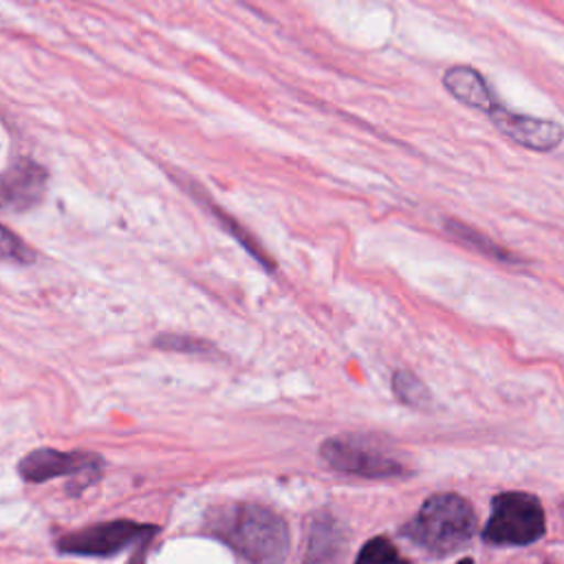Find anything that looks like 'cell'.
<instances>
[{
  "mask_svg": "<svg viewBox=\"0 0 564 564\" xmlns=\"http://www.w3.org/2000/svg\"><path fill=\"white\" fill-rule=\"evenodd\" d=\"M443 86L456 101H460L469 108H476L485 115H489L494 110V106L498 104L496 95L491 93L482 73L471 66H465V64L449 66L443 73Z\"/></svg>",
  "mask_w": 564,
  "mask_h": 564,
  "instance_id": "9",
  "label": "cell"
},
{
  "mask_svg": "<svg viewBox=\"0 0 564 564\" xmlns=\"http://www.w3.org/2000/svg\"><path fill=\"white\" fill-rule=\"evenodd\" d=\"M48 172L33 159H18L0 174V212L33 209L46 196Z\"/></svg>",
  "mask_w": 564,
  "mask_h": 564,
  "instance_id": "8",
  "label": "cell"
},
{
  "mask_svg": "<svg viewBox=\"0 0 564 564\" xmlns=\"http://www.w3.org/2000/svg\"><path fill=\"white\" fill-rule=\"evenodd\" d=\"M154 346L156 348H163V350H174V352H189V355H207V352H214V346L205 339H198V337H189V335H174V333H165V335H159L154 339Z\"/></svg>",
  "mask_w": 564,
  "mask_h": 564,
  "instance_id": "15",
  "label": "cell"
},
{
  "mask_svg": "<svg viewBox=\"0 0 564 564\" xmlns=\"http://www.w3.org/2000/svg\"><path fill=\"white\" fill-rule=\"evenodd\" d=\"M148 549H150V542H143L134 549V555L128 560V564H145V555H148Z\"/></svg>",
  "mask_w": 564,
  "mask_h": 564,
  "instance_id": "17",
  "label": "cell"
},
{
  "mask_svg": "<svg viewBox=\"0 0 564 564\" xmlns=\"http://www.w3.org/2000/svg\"><path fill=\"white\" fill-rule=\"evenodd\" d=\"M546 531L542 502L527 491H502L491 500L482 540L494 546H527Z\"/></svg>",
  "mask_w": 564,
  "mask_h": 564,
  "instance_id": "3",
  "label": "cell"
},
{
  "mask_svg": "<svg viewBox=\"0 0 564 564\" xmlns=\"http://www.w3.org/2000/svg\"><path fill=\"white\" fill-rule=\"evenodd\" d=\"M209 209H212V214H214V218L218 220V225H223V229L225 231H229L267 271H273L275 269V262L269 258V253L260 247V242L236 220V218H231L227 212H223L220 207H216V205H209Z\"/></svg>",
  "mask_w": 564,
  "mask_h": 564,
  "instance_id": "12",
  "label": "cell"
},
{
  "mask_svg": "<svg viewBox=\"0 0 564 564\" xmlns=\"http://www.w3.org/2000/svg\"><path fill=\"white\" fill-rule=\"evenodd\" d=\"M445 231H447L456 242H460V245L467 247V249L478 251V253L485 256V258H491V260L502 262V264H527L524 258H520L518 253H513V251H509L507 247L498 245L494 238H489L487 234H482L480 229H476V227H471V225H467V223H463V220L449 218V220L445 223Z\"/></svg>",
  "mask_w": 564,
  "mask_h": 564,
  "instance_id": "10",
  "label": "cell"
},
{
  "mask_svg": "<svg viewBox=\"0 0 564 564\" xmlns=\"http://www.w3.org/2000/svg\"><path fill=\"white\" fill-rule=\"evenodd\" d=\"M487 117L505 137L533 152H553L564 141V128L553 119L516 112L502 104H496Z\"/></svg>",
  "mask_w": 564,
  "mask_h": 564,
  "instance_id": "6",
  "label": "cell"
},
{
  "mask_svg": "<svg viewBox=\"0 0 564 564\" xmlns=\"http://www.w3.org/2000/svg\"><path fill=\"white\" fill-rule=\"evenodd\" d=\"M159 533L154 524H139L132 520H110L99 522L73 533H66L57 542L59 553L68 555H90V557H108L117 555L128 546H139L150 542Z\"/></svg>",
  "mask_w": 564,
  "mask_h": 564,
  "instance_id": "5",
  "label": "cell"
},
{
  "mask_svg": "<svg viewBox=\"0 0 564 564\" xmlns=\"http://www.w3.org/2000/svg\"><path fill=\"white\" fill-rule=\"evenodd\" d=\"M458 564H471V560H460Z\"/></svg>",
  "mask_w": 564,
  "mask_h": 564,
  "instance_id": "18",
  "label": "cell"
},
{
  "mask_svg": "<svg viewBox=\"0 0 564 564\" xmlns=\"http://www.w3.org/2000/svg\"><path fill=\"white\" fill-rule=\"evenodd\" d=\"M355 564H410V562L397 551V546L388 538L377 535L361 546Z\"/></svg>",
  "mask_w": 564,
  "mask_h": 564,
  "instance_id": "14",
  "label": "cell"
},
{
  "mask_svg": "<svg viewBox=\"0 0 564 564\" xmlns=\"http://www.w3.org/2000/svg\"><path fill=\"white\" fill-rule=\"evenodd\" d=\"M207 531L249 564H282L289 553V527L280 513L258 502H234L207 513Z\"/></svg>",
  "mask_w": 564,
  "mask_h": 564,
  "instance_id": "1",
  "label": "cell"
},
{
  "mask_svg": "<svg viewBox=\"0 0 564 564\" xmlns=\"http://www.w3.org/2000/svg\"><path fill=\"white\" fill-rule=\"evenodd\" d=\"M319 456L328 467L341 474H355L364 478H392L405 474V465L397 456L366 436L344 434L326 438L319 445Z\"/></svg>",
  "mask_w": 564,
  "mask_h": 564,
  "instance_id": "4",
  "label": "cell"
},
{
  "mask_svg": "<svg viewBox=\"0 0 564 564\" xmlns=\"http://www.w3.org/2000/svg\"><path fill=\"white\" fill-rule=\"evenodd\" d=\"M339 546H341V531H339L337 522L326 513L315 516L308 524L304 562L306 564H322V562L335 557Z\"/></svg>",
  "mask_w": 564,
  "mask_h": 564,
  "instance_id": "11",
  "label": "cell"
},
{
  "mask_svg": "<svg viewBox=\"0 0 564 564\" xmlns=\"http://www.w3.org/2000/svg\"><path fill=\"white\" fill-rule=\"evenodd\" d=\"M0 260H11V262H33L35 251L20 240L15 231L4 227L0 223Z\"/></svg>",
  "mask_w": 564,
  "mask_h": 564,
  "instance_id": "16",
  "label": "cell"
},
{
  "mask_svg": "<svg viewBox=\"0 0 564 564\" xmlns=\"http://www.w3.org/2000/svg\"><path fill=\"white\" fill-rule=\"evenodd\" d=\"M392 390L399 397V401L412 405V408H425L430 405V390L425 383L410 370H397L392 375Z\"/></svg>",
  "mask_w": 564,
  "mask_h": 564,
  "instance_id": "13",
  "label": "cell"
},
{
  "mask_svg": "<svg viewBox=\"0 0 564 564\" xmlns=\"http://www.w3.org/2000/svg\"><path fill=\"white\" fill-rule=\"evenodd\" d=\"M476 531V513L458 494L430 496L416 516L408 520L401 535L434 557L463 549Z\"/></svg>",
  "mask_w": 564,
  "mask_h": 564,
  "instance_id": "2",
  "label": "cell"
},
{
  "mask_svg": "<svg viewBox=\"0 0 564 564\" xmlns=\"http://www.w3.org/2000/svg\"><path fill=\"white\" fill-rule=\"evenodd\" d=\"M104 465L101 456L88 452H59L53 447H40L29 452L18 463V474L26 482H44L57 476H97Z\"/></svg>",
  "mask_w": 564,
  "mask_h": 564,
  "instance_id": "7",
  "label": "cell"
}]
</instances>
